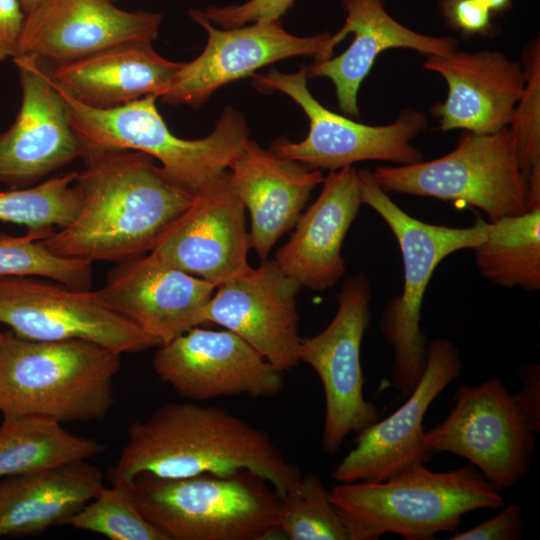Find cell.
<instances>
[{"mask_svg":"<svg viewBox=\"0 0 540 540\" xmlns=\"http://www.w3.org/2000/svg\"><path fill=\"white\" fill-rule=\"evenodd\" d=\"M75 184L82 202L74 220L40 240L53 254L116 264L149 253L193 193L153 158L135 150L86 152Z\"/></svg>","mask_w":540,"mask_h":540,"instance_id":"cell-1","label":"cell"},{"mask_svg":"<svg viewBox=\"0 0 540 540\" xmlns=\"http://www.w3.org/2000/svg\"><path fill=\"white\" fill-rule=\"evenodd\" d=\"M251 471L277 494L294 489L303 473L287 460L270 434L217 406L173 402L132 423L111 485H127L142 473L164 478Z\"/></svg>","mask_w":540,"mask_h":540,"instance_id":"cell-2","label":"cell"},{"mask_svg":"<svg viewBox=\"0 0 540 540\" xmlns=\"http://www.w3.org/2000/svg\"><path fill=\"white\" fill-rule=\"evenodd\" d=\"M500 491L471 463L445 472L415 463L380 482L335 485L329 498L350 540H373L385 533L431 540L455 531L469 512L503 507Z\"/></svg>","mask_w":540,"mask_h":540,"instance_id":"cell-3","label":"cell"},{"mask_svg":"<svg viewBox=\"0 0 540 540\" xmlns=\"http://www.w3.org/2000/svg\"><path fill=\"white\" fill-rule=\"evenodd\" d=\"M120 355L87 340H32L8 331L0 351V412L101 421L115 401Z\"/></svg>","mask_w":540,"mask_h":540,"instance_id":"cell-4","label":"cell"},{"mask_svg":"<svg viewBox=\"0 0 540 540\" xmlns=\"http://www.w3.org/2000/svg\"><path fill=\"white\" fill-rule=\"evenodd\" d=\"M57 89L84 154L104 150L143 152L156 158L173 181L193 194L226 174L249 139L246 119L233 107L223 109L208 136L187 140L169 130L154 95L112 108H96Z\"/></svg>","mask_w":540,"mask_h":540,"instance_id":"cell-5","label":"cell"},{"mask_svg":"<svg viewBox=\"0 0 540 540\" xmlns=\"http://www.w3.org/2000/svg\"><path fill=\"white\" fill-rule=\"evenodd\" d=\"M139 512L170 540H254L278 531V496L259 475L238 470L127 485Z\"/></svg>","mask_w":540,"mask_h":540,"instance_id":"cell-6","label":"cell"},{"mask_svg":"<svg viewBox=\"0 0 540 540\" xmlns=\"http://www.w3.org/2000/svg\"><path fill=\"white\" fill-rule=\"evenodd\" d=\"M363 204L389 226L399 245L404 267L400 295L385 306L380 330L392 351L390 382L407 398L418 385L427 363L428 342L420 329L424 294L436 267L459 250L484 241L488 221L478 217L473 226L453 228L418 220L395 204L368 169L358 171Z\"/></svg>","mask_w":540,"mask_h":540,"instance_id":"cell-7","label":"cell"},{"mask_svg":"<svg viewBox=\"0 0 540 540\" xmlns=\"http://www.w3.org/2000/svg\"><path fill=\"white\" fill-rule=\"evenodd\" d=\"M372 175L388 193L431 197L482 210L489 221L529 211L528 182L508 127L467 131L450 153L430 161L379 166Z\"/></svg>","mask_w":540,"mask_h":540,"instance_id":"cell-8","label":"cell"},{"mask_svg":"<svg viewBox=\"0 0 540 540\" xmlns=\"http://www.w3.org/2000/svg\"><path fill=\"white\" fill-rule=\"evenodd\" d=\"M253 86L263 93L278 91L288 95L309 119L305 139L291 142L279 138L272 142L276 154L311 168L329 171L366 160L389 161L408 165L422 160L411 141L427 126L423 113L404 110L387 125L372 126L353 121L322 106L307 87L305 67L295 73L275 69L253 74Z\"/></svg>","mask_w":540,"mask_h":540,"instance_id":"cell-9","label":"cell"},{"mask_svg":"<svg viewBox=\"0 0 540 540\" xmlns=\"http://www.w3.org/2000/svg\"><path fill=\"white\" fill-rule=\"evenodd\" d=\"M535 432L498 377L460 387L446 419L424 431L425 445L435 454L465 458L499 490L517 484L529 472Z\"/></svg>","mask_w":540,"mask_h":540,"instance_id":"cell-10","label":"cell"},{"mask_svg":"<svg viewBox=\"0 0 540 540\" xmlns=\"http://www.w3.org/2000/svg\"><path fill=\"white\" fill-rule=\"evenodd\" d=\"M371 285L363 273L349 278L338 295V309L320 333L301 338L298 356L318 375L325 398L322 450L338 452L352 432L379 420L377 407L363 394L361 344L370 322Z\"/></svg>","mask_w":540,"mask_h":540,"instance_id":"cell-11","label":"cell"},{"mask_svg":"<svg viewBox=\"0 0 540 540\" xmlns=\"http://www.w3.org/2000/svg\"><path fill=\"white\" fill-rule=\"evenodd\" d=\"M29 275L0 276V323L41 341L81 339L116 353H136L160 341L106 306L97 291L76 290Z\"/></svg>","mask_w":540,"mask_h":540,"instance_id":"cell-12","label":"cell"},{"mask_svg":"<svg viewBox=\"0 0 540 540\" xmlns=\"http://www.w3.org/2000/svg\"><path fill=\"white\" fill-rule=\"evenodd\" d=\"M189 15L207 32V44L197 58L184 63L159 97L162 103L199 108L220 87L252 76L268 64L293 56L311 57L315 62L327 60L343 40L338 33L331 35L329 32L298 37L286 32L280 20L218 29L203 11L191 10Z\"/></svg>","mask_w":540,"mask_h":540,"instance_id":"cell-13","label":"cell"},{"mask_svg":"<svg viewBox=\"0 0 540 540\" xmlns=\"http://www.w3.org/2000/svg\"><path fill=\"white\" fill-rule=\"evenodd\" d=\"M153 368L179 396L194 401L274 397L285 383L283 371L227 329H189L160 345Z\"/></svg>","mask_w":540,"mask_h":540,"instance_id":"cell-14","label":"cell"},{"mask_svg":"<svg viewBox=\"0 0 540 540\" xmlns=\"http://www.w3.org/2000/svg\"><path fill=\"white\" fill-rule=\"evenodd\" d=\"M250 249L245 207L233 192L227 172L194 193L149 253L217 288L251 268Z\"/></svg>","mask_w":540,"mask_h":540,"instance_id":"cell-15","label":"cell"},{"mask_svg":"<svg viewBox=\"0 0 540 540\" xmlns=\"http://www.w3.org/2000/svg\"><path fill=\"white\" fill-rule=\"evenodd\" d=\"M461 369L453 342L443 338L429 342L426 368L416 388L390 416L356 432L355 447L332 477L339 483L380 482L412 464L430 461L434 453L424 442L425 414Z\"/></svg>","mask_w":540,"mask_h":540,"instance_id":"cell-16","label":"cell"},{"mask_svg":"<svg viewBox=\"0 0 540 540\" xmlns=\"http://www.w3.org/2000/svg\"><path fill=\"white\" fill-rule=\"evenodd\" d=\"M216 289L201 313V325L223 326L283 372L299 365L296 296L301 286L275 260H262Z\"/></svg>","mask_w":540,"mask_h":540,"instance_id":"cell-17","label":"cell"},{"mask_svg":"<svg viewBox=\"0 0 540 540\" xmlns=\"http://www.w3.org/2000/svg\"><path fill=\"white\" fill-rule=\"evenodd\" d=\"M22 103L12 126L0 135V183L23 189L79 157L84 148L69 124L50 69L33 55H18Z\"/></svg>","mask_w":540,"mask_h":540,"instance_id":"cell-18","label":"cell"},{"mask_svg":"<svg viewBox=\"0 0 540 540\" xmlns=\"http://www.w3.org/2000/svg\"><path fill=\"white\" fill-rule=\"evenodd\" d=\"M162 16L126 11L111 0H43L25 14L19 55L56 63L129 42H152Z\"/></svg>","mask_w":540,"mask_h":540,"instance_id":"cell-19","label":"cell"},{"mask_svg":"<svg viewBox=\"0 0 540 540\" xmlns=\"http://www.w3.org/2000/svg\"><path fill=\"white\" fill-rule=\"evenodd\" d=\"M215 289L146 253L116 264L97 293L106 306L164 344L201 325Z\"/></svg>","mask_w":540,"mask_h":540,"instance_id":"cell-20","label":"cell"},{"mask_svg":"<svg viewBox=\"0 0 540 540\" xmlns=\"http://www.w3.org/2000/svg\"><path fill=\"white\" fill-rule=\"evenodd\" d=\"M424 68L441 75L448 86L443 103L431 108L439 129L478 134L508 127L525 78L522 67L498 51H452L430 55Z\"/></svg>","mask_w":540,"mask_h":540,"instance_id":"cell-21","label":"cell"},{"mask_svg":"<svg viewBox=\"0 0 540 540\" xmlns=\"http://www.w3.org/2000/svg\"><path fill=\"white\" fill-rule=\"evenodd\" d=\"M228 172L233 192L250 214V244L261 261L294 228L311 192L324 180L320 169L282 157L250 139Z\"/></svg>","mask_w":540,"mask_h":540,"instance_id":"cell-22","label":"cell"},{"mask_svg":"<svg viewBox=\"0 0 540 540\" xmlns=\"http://www.w3.org/2000/svg\"><path fill=\"white\" fill-rule=\"evenodd\" d=\"M319 197L299 217L275 261L299 285L315 291L333 287L346 266L341 249L358 215L361 185L352 166L330 171Z\"/></svg>","mask_w":540,"mask_h":540,"instance_id":"cell-23","label":"cell"},{"mask_svg":"<svg viewBox=\"0 0 540 540\" xmlns=\"http://www.w3.org/2000/svg\"><path fill=\"white\" fill-rule=\"evenodd\" d=\"M183 65L163 58L151 42H129L56 63L50 73L55 85L76 100L112 108L149 95L159 98Z\"/></svg>","mask_w":540,"mask_h":540,"instance_id":"cell-24","label":"cell"},{"mask_svg":"<svg viewBox=\"0 0 540 540\" xmlns=\"http://www.w3.org/2000/svg\"><path fill=\"white\" fill-rule=\"evenodd\" d=\"M347 18L338 33L354 40L339 56L305 66L307 78L327 77L335 85L341 111L357 118V94L376 57L389 48H407L429 55L455 50L457 41L415 32L392 18L383 0H342Z\"/></svg>","mask_w":540,"mask_h":540,"instance_id":"cell-25","label":"cell"},{"mask_svg":"<svg viewBox=\"0 0 540 540\" xmlns=\"http://www.w3.org/2000/svg\"><path fill=\"white\" fill-rule=\"evenodd\" d=\"M104 487L84 461L10 476L0 482V536H34L69 519Z\"/></svg>","mask_w":540,"mask_h":540,"instance_id":"cell-26","label":"cell"},{"mask_svg":"<svg viewBox=\"0 0 540 540\" xmlns=\"http://www.w3.org/2000/svg\"><path fill=\"white\" fill-rule=\"evenodd\" d=\"M104 450V445L70 433L55 419L34 414H3L0 478L84 461Z\"/></svg>","mask_w":540,"mask_h":540,"instance_id":"cell-27","label":"cell"},{"mask_svg":"<svg viewBox=\"0 0 540 540\" xmlns=\"http://www.w3.org/2000/svg\"><path fill=\"white\" fill-rule=\"evenodd\" d=\"M479 272L504 288H540V209L488 221L484 241L474 248Z\"/></svg>","mask_w":540,"mask_h":540,"instance_id":"cell-28","label":"cell"},{"mask_svg":"<svg viewBox=\"0 0 540 540\" xmlns=\"http://www.w3.org/2000/svg\"><path fill=\"white\" fill-rule=\"evenodd\" d=\"M77 172L50 178L36 186L0 192V221L21 224L40 240L56 227L69 225L82 202Z\"/></svg>","mask_w":540,"mask_h":540,"instance_id":"cell-29","label":"cell"},{"mask_svg":"<svg viewBox=\"0 0 540 540\" xmlns=\"http://www.w3.org/2000/svg\"><path fill=\"white\" fill-rule=\"evenodd\" d=\"M278 496V529L290 540H350L348 529L319 477L303 475Z\"/></svg>","mask_w":540,"mask_h":540,"instance_id":"cell-30","label":"cell"},{"mask_svg":"<svg viewBox=\"0 0 540 540\" xmlns=\"http://www.w3.org/2000/svg\"><path fill=\"white\" fill-rule=\"evenodd\" d=\"M91 261L53 254L33 234H0V276L49 278L76 290H91Z\"/></svg>","mask_w":540,"mask_h":540,"instance_id":"cell-31","label":"cell"},{"mask_svg":"<svg viewBox=\"0 0 540 540\" xmlns=\"http://www.w3.org/2000/svg\"><path fill=\"white\" fill-rule=\"evenodd\" d=\"M67 525L111 540H170L139 512L124 485L104 486Z\"/></svg>","mask_w":540,"mask_h":540,"instance_id":"cell-32","label":"cell"},{"mask_svg":"<svg viewBox=\"0 0 540 540\" xmlns=\"http://www.w3.org/2000/svg\"><path fill=\"white\" fill-rule=\"evenodd\" d=\"M525 85L513 111L509 131L517 160L527 177L540 163V43L530 42L523 51Z\"/></svg>","mask_w":540,"mask_h":540,"instance_id":"cell-33","label":"cell"},{"mask_svg":"<svg viewBox=\"0 0 540 540\" xmlns=\"http://www.w3.org/2000/svg\"><path fill=\"white\" fill-rule=\"evenodd\" d=\"M294 0H248L239 5L211 6L204 16L223 29L240 27L264 20H280L292 7Z\"/></svg>","mask_w":540,"mask_h":540,"instance_id":"cell-34","label":"cell"},{"mask_svg":"<svg viewBox=\"0 0 540 540\" xmlns=\"http://www.w3.org/2000/svg\"><path fill=\"white\" fill-rule=\"evenodd\" d=\"M524 521L521 506L510 504L496 516L464 532L456 533L450 540H519L523 538Z\"/></svg>","mask_w":540,"mask_h":540,"instance_id":"cell-35","label":"cell"},{"mask_svg":"<svg viewBox=\"0 0 540 540\" xmlns=\"http://www.w3.org/2000/svg\"><path fill=\"white\" fill-rule=\"evenodd\" d=\"M440 6L447 22L465 35L491 29V11L480 0H441Z\"/></svg>","mask_w":540,"mask_h":540,"instance_id":"cell-36","label":"cell"},{"mask_svg":"<svg viewBox=\"0 0 540 540\" xmlns=\"http://www.w3.org/2000/svg\"><path fill=\"white\" fill-rule=\"evenodd\" d=\"M517 373L523 383L520 391L512 394L514 402L527 425L540 432V368L539 365L521 364Z\"/></svg>","mask_w":540,"mask_h":540,"instance_id":"cell-37","label":"cell"},{"mask_svg":"<svg viewBox=\"0 0 540 540\" xmlns=\"http://www.w3.org/2000/svg\"><path fill=\"white\" fill-rule=\"evenodd\" d=\"M24 19L19 0H0V61L19 55Z\"/></svg>","mask_w":540,"mask_h":540,"instance_id":"cell-38","label":"cell"},{"mask_svg":"<svg viewBox=\"0 0 540 540\" xmlns=\"http://www.w3.org/2000/svg\"><path fill=\"white\" fill-rule=\"evenodd\" d=\"M490 11H503L510 5V0H480Z\"/></svg>","mask_w":540,"mask_h":540,"instance_id":"cell-39","label":"cell"},{"mask_svg":"<svg viewBox=\"0 0 540 540\" xmlns=\"http://www.w3.org/2000/svg\"><path fill=\"white\" fill-rule=\"evenodd\" d=\"M42 1L43 0H19L25 14L29 12L31 9H33L35 6H37Z\"/></svg>","mask_w":540,"mask_h":540,"instance_id":"cell-40","label":"cell"},{"mask_svg":"<svg viewBox=\"0 0 540 540\" xmlns=\"http://www.w3.org/2000/svg\"><path fill=\"white\" fill-rule=\"evenodd\" d=\"M3 340H4V333L0 332V351H1V348H2Z\"/></svg>","mask_w":540,"mask_h":540,"instance_id":"cell-41","label":"cell"}]
</instances>
